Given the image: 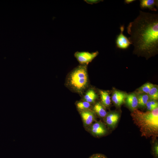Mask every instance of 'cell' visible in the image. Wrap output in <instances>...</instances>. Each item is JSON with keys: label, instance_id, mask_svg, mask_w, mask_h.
Returning <instances> with one entry per match:
<instances>
[{"label": "cell", "instance_id": "6da1fadb", "mask_svg": "<svg viewBox=\"0 0 158 158\" xmlns=\"http://www.w3.org/2000/svg\"><path fill=\"white\" fill-rule=\"evenodd\" d=\"M128 39L134 47V52L148 58L158 51V15L140 11L129 24Z\"/></svg>", "mask_w": 158, "mask_h": 158}, {"label": "cell", "instance_id": "7a4b0ae2", "mask_svg": "<svg viewBox=\"0 0 158 158\" xmlns=\"http://www.w3.org/2000/svg\"><path fill=\"white\" fill-rule=\"evenodd\" d=\"M131 115L142 136L146 138L158 136V107L145 112L136 109L133 111Z\"/></svg>", "mask_w": 158, "mask_h": 158}, {"label": "cell", "instance_id": "3957f363", "mask_svg": "<svg viewBox=\"0 0 158 158\" xmlns=\"http://www.w3.org/2000/svg\"><path fill=\"white\" fill-rule=\"evenodd\" d=\"M87 65L80 64L68 74L65 85L72 92L83 95L88 88Z\"/></svg>", "mask_w": 158, "mask_h": 158}, {"label": "cell", "instance_id": "277c9868", "mask_svg": "<svg viewBox=\"0 0 158 158\" xmlns=\"http://www.w3.org/2000/svg\"><path fill=\"white\" fill-rule=\"evenodd\" d=\"M87 129L92 135L95 137L102 136L108 133L106 124L101 121H96Z\"/></svg>", "mask_w": 158, "mask_h": 158}, {"label": "cell", "instance_id": "5b68a950", "mask_svg": "<svg viewBox=\"0 0 158 158\" xmlns=\"http://www.w3.org/2000/svg\"><path fill=\"white\" fill-rule=\"evenodd\" d=\"M99 52H89L88 51H76L74 56L80 64L87 65L98 54Z\"/></svg>", "mask_w": 158, "mask_h": 158}, {"label": "cell", "instance_id": "8992f818", "mask_svg": "<svg viewBox=\"0 0 158 158\" xmlns=\"http://www.w3.org/2000/svg\"><path fill=\"white\" fill-rule=\"evenodd\" d=\"M83 125L87 128L96 121V114L92 110H88L79 112Z\"/></svg>", "mask_w": 158, "mask_h": 158}, {"label": "cell", "instance_id": "52a82bcc", "mask_svg": "<svg viewBox=\"0 0 158 158\" xmlns=\"http://www.w3.org/2000/svg\"><path fill=\"white\" fill-rule=\"evenodd\" d=\"M120 33L117 36L116 41L117 47L122 49H126L128 48L132 44L128 38L123 34L124 29V25H121L120 27Z\"/></svg>", "mask_w": 158, "mask_h": 158}, {"label": "cell", "instance_id": "ba28073f", "mask_svg": "<svg viewBox=\"0 0 158 158\" xmlns=\"http://www.w3.org/2000/svg\"><path fill=\"white\" fill-rule=\"evenodd\" d=\"M119 113L116 111H110L107 113L104 118L105 124L109 127L113 129L116 126L120 118Z\"/></svg>", "mask_w": 158, "mask_h": 158}, {"label": "cell", "instance_id": "9c48e42d", "mask_svg": "<svg viewBox=\"0 0 158 158\" xmlns=\"http://www.w3.org/2000/svg\"><path fill=\"white\" fill-rule=\"evenodd\" d=\"M127 95L126 93L123 92L115 90L112 95V101L116 106L120 107L125 102Z\"/></svg>", "mask_w": 158, "mask_h": 158}, {"label": "cell", "instance_id": "30bf717a", "mask_svg": "<svg viewBox=\"0 0 158 158\" xmlns=\"http://www.w3.org/2000/svg\"><path fill=\"white\" fill-rule=\"evenodd\" d=\"M125 101L127 106L132 111L137 109L138 107V97L135 93L127 95Z\"/></svg>", "mask_w": 158, "mask_h": 158}, {"label": "cell", "instance_id": "8fae6325", "mask_svg": "<svg viewBox=\"0 0 158 158\" xmlns=\"http://www.w3.org/2000/svg\"><path fill=\"white\" fill-rule=\"evenodd\" d=\"M140 6L142 9H148L155 11H157L158 8L157 0H140Z\"/></svg>", "mask_w": 158, "mask_h": 158}, {"label": "cell", "instance_id": "7c38bea8", "mask_svg": "<svg viewBox=\"0 0 158 158\" xmlns=\"http://www.w3.org/2000/svg\"><path fill=\"white\" fill-rule=\"evenodd\" d=\"M97 97L95 90L93 89L90 88L87 89L83 95L82 100L92 104L95 103Z\"/></svg>", "mask_w": 158, "mask_h": 158}, {"label": "cell", "instance_id": "4fadbf2b", "mask_svg": "<svg viewBox=\"0 0 158 158\" xmlns=\"http://www.w3.org/2000/svg\"><path fill=\"white\" fill-rule=\"evenodd\" d=\"M92 109L95 114L101 118H104L107 113L105 107L100 102L95 103Z\"/></svg>", "mask_w": 158, "mask_h": 158}, {"label": "cell", "instance_id": "5bb4252c", "mask_svg": "<svg viewBox=\"0 0 158 158\" xmlns=\"http://www.w3.org/2000/svg\"><path fill=\"white\" fill-rule=\"evenodd\" d=\"M99 93L101 103L105 107H109L111 105V100L108 92L104 90H100L99 91Z\"/></svg>", "mask_w": 158, "mask_h": 158}, {"label": "cell", "instance_id": "9a60e30c", "mask_svg": "<svg viewBox=\"0 0 158 158\" xmlns=\"http://www.w3.org/2000/svg\"><path fill=\"white\" fill-rule=\"evenodd\" d=\"M75 105L79 112L85 110L92 109V107L91 104L82 100L76 101L75 103Z\"/></svg>", "mask_w": 158, "mask_h": 158}, {"label": "cell", "instance_id": "2e32d148", "mask_svg": "<svg viewBox=\"0 0 158 158\" xmlns=\"http://www.w3.org/2000/svg\"><path fill=\"white\" fill-rule=\"evenodd\" d=\"M137 97L138 107L141 108L145 107L147 102L150 99L148 95L145 93H140L137 96Z\"/></svg>", "mask_w": 158, "mask_h": 158}, {"label": "cell", "instance_id": "e0dca14e", "mask_svg": "<svg viewBox=\"0 0 158 158\" xmlns=\"http://www.w3.org/2000/svg\"><path fill=\"white\" fill-rule=\"evenodd\" d=\"M154 86V85L149 83L144 84L138 89L139 94L145 93L147 94L150 90Z\"/></svg>", "mask_w": 158, "mask_h": 158}, {"label": "cell", "instance_id": "ac0fdd59", "mask_svg": "<svg viewBox=\"0 0 158 158\" xmlns=\"http://www.w3.org/2000/svg\"><path fill=\"white\" fill-rule=\"evenodd\" d=\"M147 95L150 99L157 101L158 99V90L157 86L154 85L150 90Z\"/></svg>", "mask_w": 158, "mask_h": 158}, {"label": "cell", "instance_id": "d6986e66", "mask_svg": "<svg viewBox=\"0 0 158 158\" xmlns=\"http://www.w3.org/2000/svg\"><path fill=\"white\" fill-rule=\"evenodd\" d=\"M158 103L157 101L150 99L147 102L145 107L147 111H152L158 107Z\"/></svg>", "mask_w": 158, "mask_h": 158}, {"label": "cell", "instance_id": "ffe728a7", "mask_svg": "<svg viewBox=\"0 0 158 158\" xmlns=\"http://www.w3.org/2000/svg\"><path fill=\"white\" fill-rule=\"evenodd\" d=\"M152 152L155 158L158 157V144L157 142H156L153 145L152 148Z\"/></svg>", "mask_w": 158, "mask_h": 158}, {"label": "cell", "instance_id": "44dd1931", "mask_svg": "<svg viewBox=\"0 0 158 158\" xmlns=\"http://www.w3.org/2000/svg\"><path fill=\"white\" fill-rule=\"evenodd\" d=\"M89 158H107L104 155L99 153L94 154Z\"/></svg>", "mask_w": 158, "mask_h": 158}, {"label": "cell", "instance_id": "7402d4cb", "mask_svg": "<svg viewBox=\"0 0 158 158\" xmlns=\"http://www.w3.org/2000/svg\"><path fill=\"white\" fill-rule=\"evenodd\" d=\"M86 3L88 4H96L100 2L101 1H103V0H84Z\"/></svg>", "mask_w": 158, "mask_h": 158}, {"label": "cell", "instance_id": "603a6c76", "mask_svg": "<svg viewBox=\"0 0 158 158\" xmlns=\"http://www.w3.org/2000/svg\"><path fill=\"white\" fill-rule=\"evenodd\" d=\"M135 1V0H125L124 2L126 4H129Z\"/></svg>", "mask_w": 158, "mask_h": 158}]
</instances>
